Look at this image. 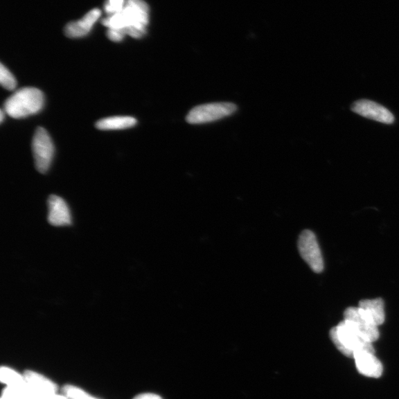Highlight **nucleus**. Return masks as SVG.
Wrapping results in <instances>:
<instances>
[{
	"label": "nucleus",
	"instance_id": "7ed1b4c3",
	"mask_svg": "<svg viewBox=\"0 0 399 399\" xmlns=\"http://www.w3.org/2000/svg\"><path fill=\"white\" fill-rule=\"evenodd\" d=\"M330 337L337 348L348 357H354L355 354L362 351L374 353L372 343L362 337L346 321L332 328Z\"/></svg>",
	"mask_w": 399,
	"mask_h": 399
},
{
	"label": "nucleus",
	"instance_id": "2eb2a0df",
	"mask_svg": "<svg viewBox=\"0 0 399 399\" xmlns=\"http://www.w3.org/2000/svg\"><path fill=\"white\" fill-rule=\"evenodd\" d=\"M0 380L8 387L20 391H27L24 375H20L15 370L3 367L0 371Z\"/></svg>",
	"mask_w": 399,
	"mask_h": 399
},
{
	"label": "nucleus",
	"instance_id": "423d86ee",
	"mask_svg": "<svg viewBox=\"0 0 399 399\" xmlns=\"http://www.w3.org/2000/svg\"><path fill=\"white\" fill-rule=\"evenodd\" d=\"M298 249L302 258L315 273H321L324 269L323 255L314 233L304 230L298 239Z\"/></svg>",
	"mask_w": 399,
	"mask_h": 399
},
{
	"label": "nucleus",
	"instance_id": "0eeeda50",
	"mask_svg": "<svg viewBox=\"0 0 399 399\" xmlns=\"http://www.w3.org/2000/svg\"><path fill=\"white\" fill-rule=\"evenodd\" d=\"M344 321L364 339L373 342L379 339L378 327L373 325L360 312L358 307H350L344 313Z\"/></svg>",
	"mask_w": 399,
	"mask_h": 399
},
{
	"label": "nucleus",
	"instance_id": "6ab92c4d",
	"mask_svg": "<svg viewBox=\"0 0 399 399\" xmlns=\"http://www.w3.org/2000/svg\"><path fill=\"white\" fill-rule=\"evenodd\" d=\"M27 391H20L6 387L3 391L1 399H26Z\"/></svg>",
	"mask_w": 399,
	"mask_h": 399
},
{
	"label": "nucleus",
	"instance_id": "f8f14e48",
	"mask_svg": "<svg viewBox=\"0 0 399 399\" xmlns=\"http://www.w3.org/2000/svg\"><path fill=\"white\" fill-rule=\"evenodd\" d=\"M358 371L366 376L379 378L382 374L383 367L380 361L374 356V353L362 351L355 354Z\"/></svg>",
	"mask_w": 399,
	"mask_h": 399
},
{
	"label": "nucleus",
	"instance_id": "412c9836",
	"mask_svg": "<svg viewBox=\"0 0 399 399\" xmlns=\"http://www.w3.org/2000/svg\"><path fill=\"white\" fill-rule=\"evenodd\" d=\"M51 397L44 396L42 395H39V394H35V393H32L27 391L26 399H51Z\"/></svg>",
	"mask_w": 399,
	"mask_h": 399
},
{
	"label": "nucleus",
	"instance_id": "aec40b11",
	"mask_svg": "<svg viewBox=\"0 0 399 399\" xmlns=\"http://www.w3.org/2000/svg\"><path fill=\"white\" fill-rule=\"evenodd\" d=\"M133 399H163L161 396L154 393H143L136 396Z\"/></svg>",
	"mask_w": 399,
	"mask_h": 399
},
{
	"label": "nucleus",
	"instance_id": "4468645a",
	"mask_svg": "<svg viewBox=\"0 0 399 399\" xmlns=\"http://www.w3.org/2000/svg\"><path fill=\"white\" fill-rule=\"evenodd\" d=\"M137 120L130 116H115L106 118L97 121L96 127L101 130H125L134 127Z\"/></svg>",
	"mask_w": 399,
	"mask_h": 399
},
{
	"label": "nucleus",
	"instance_id": "1a4fd4ad",
	"mask_svg": "<svg viewBox=\"0 0 399 399\" xmlns=\"http://www.w3.org/2000/svg\"><path fill=\"white\" fill-rule=\"evenodd\" d=\"M48 222L54 227L69 226L72 224L70 209L64 200L57 195L48 199Z\"/></svg>",
	"mask_w": 399,
	"mask_h": 399
},
{
	"label": "nucleus",
	"instance_id": "4be33fe9",
	"mask_svg": "<svg viewBox=\"0 0 399 399\" xmlns=\"http://www.w3.org/2000/svg\"><path fill=\"white\" fill-rule=\"evenodd\" d=\"M51 399H69L64 396H60L57 394L54 395L51 397Z\"/></svg>",
	"mask_w": 399,
	"mask_h": 399
},
{
	"label": "nucleus",
	"instance_id": "5701e85b",
	"mask_svg": "<svg viewBox=\"0 0 399 399\" xmlns=\"http://www.w3.org/2000/svg\"><path fill=\"white\" fill-rule=\"evenodd\" d=\"M0 117H1V119H0V121L3 122V118H4V114H3V111L1 110V116H0Z\"/></svg>",
	"mask_w": 399,
	"mask_h": 399
},
{
	"label": "nucleus",
	"instance_id": "ddd939ff",
	"mask_svg": "<svg viewBox=\"0 0 399 399\" xmlns=\"http://www.w3.org/2000/svg\"><path fill=\"white\" fill-rule=\"evenodd\" d=\"M358 308L361 314L375 326L379 327L384 323V305L381 298L363 299Z\"/></svg>",
	"mask_w": 399,
	"mask_h": 399
},
{
	"label": "nucleus",
	"instance_id": "dca6fc26",
	"mask_svg": "<svg viewBox=\"0 0 399 399\" xmlns=\"http://www.w3.org/2000/svg\"><path fill=\"white\" fill-rule=\"evenodd\" d=\"M0 82L8 91L15 90L17 86V81L13 76L3 64L0 66Z\"/></svg>",
	"mask_w": 399,
	"mask_h": 399
},
{
	"label": "nucleus",
	"instance_id": "a211bd4d",
	"mask_svg": "<svg viewBox=\"0 0 399 399\" xmlns=\"http://www.w3.org/2000/svg\"><path fill=\"white\" fill-rule=\"evenodd\" d=\"M125 0H107L105 5V12L109 16L116 15L124 8Z\"/></svg>",
	"mask_w": 399,
	"mask_h": 399
},
{
	"label": "nucleus",
	"instance_id": "f03ea898",
	"mask_svg": "<svg viewBox=\"0 0 399 399\" xmlns=\"http://www.w3.org/2000/svg\"><path fill=\"white\" fill-rule=\"evenodd\" d=\"M44 103V95L39 89L25 87L6 100L4 109L10 117L24 118L39 113Z\"/></svg>",
	"mask_w": 399,
	"mask_h": 399
},
{
	"label": "nucleus",
	"instance_id": "39448f33",
	"mask_svg": "<svg viewBox=\"0 0 399 399\" xmlns=\"http://www.w3.org/2000/svg\"><path fill=\"white\" fill-rule=\"evenodd\" d=\"M32 151L36 169L40 173H46L52 162L54 146L46 129L38 127L32 141Z\"/></svg>",
	"mask_w": 399,
	"mask_h": 399
},
{
	"label": "nucleus",
	"instance_id": "6e6552de",
	"mask_svg": "<svg viewBox=\"0 0 399 399\" xmlns=\"http://www.w3.org/2000/svg\"><path fill=\"white\" fill-rule=\"evenodd\" d=\"M351 110L362 117L386 125H391L395 121V117L389 109L367 99L355 102L351 107Z\"/></svg>",
	"mask_w": 399,
	"mask_h": 399
},
{
	"label": "nucleus",
	"instance_id": "9d476101",
	"mask_svg": "<svg viewBox=\"0 0 399 399\" xmlns=\"http://www.w3.org/2000/svg\"><path fill=\"white\" fill-rule=\"evenodd\" d=\"M24 375L28 392L48 397L57 394V384L46 376L32 371H26Z\"/></svg>",
	"mask_w": 399,
	"mask_h": 399
},
{
	"label": "nucleus",
	"instance_id": "f3484780",
	"mask_svg": "<svg viewBox=\"0 0 399 399\" xmlns=\"http://www.w3.org/2000/svg\"><path fill=\"white\" fill-rule=\"evenodd\" d=\"M63 393L64 396L69 399H98L80 389V388L73 385L64 386L63 387Z\"/></svg>",
	"mask_w": 399,
	"mask_h": 399
},
{
	"label": "nucleus",
	"instance_id": "f257e3e1",
	"mask_svg": "<svg viewBox=\"0 0 399 399\" xmlns=\"http://www.w3.org/2000/svg\"><path fill=\"white\" fill-rule=\"evenodd\" d=\"M149 18V6L143 0H127L124 8L104 19L103 24L108 28V38L117 42L126 35L136 39L142 37L147 32Z\"/></svg>",
	"mask_w": 399,
	"mask_h": 399
},
{
	"label": "nucleus",
	"instance_id": "20e7f679",
	"mask_svg": "<svg viewBox=\"0 0 399 399\" xmlns=\"http://www.w3.org/2000/svg\"><path fill=\"white\" fill-rule=\"evenodd\" d=\"M237 107L232 103H213L197 106L186 116L188 123L200 125L224 118L236 112Z\"/></svg>",
	"mask_w": 399,
	"mask_h": 399
},
{
	"label": "nucleus",
	"instance_id": "9b49d317",
	"mask_svg": "<svg viewBox=\"0 0 399 399\" xmlns=\"http://www.w3.org/2000/svg\"><path fill=\"white\" fill-rule=\"evenodd\" d=\"M101 16L99 9H93L79 21L70 22L64 29L65 35L69 38H80L91 31L96 21Z\"/></svg>",
	"mask_w": 399,
	"mask_h": 399
}]
</instances>
